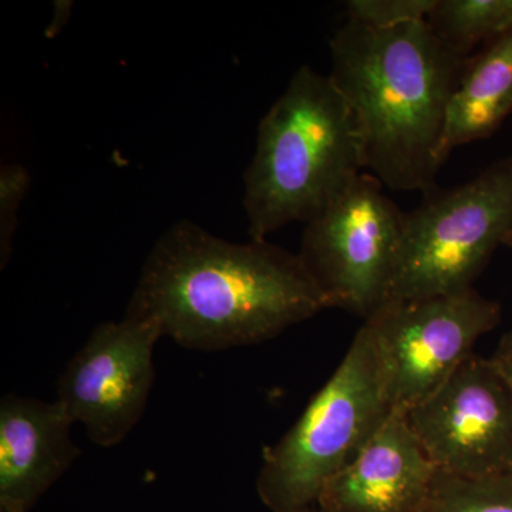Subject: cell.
Returning a JSON list of instances; mask_svg holds the SVG:
<instances>
[{
  "instance_id": "cell-17",
  "label": "cell",
  "mask_w": 512,
  "mask_h": 512,
  "mask_svg": "<svg viewBox=\"0 0 512 512\" xmlns=\"http://www.w3.org/2000/svg\"><path fill=\"white\" fill-rule=\"evenodd\" d=\"M491 359L512 387V332L503 336Z\"/></svg>"
},
{
  "instance_id": "cell-7",
  "label": "cell",
  "mask_w": 512,
  "mask_h": 512,
  "mask_svg": "<svg viewBox=\"0 0 512 512\" xmlns=\"http://www.w3.org/2000/svg\"><path fill=\"white\" fill-rule=\"evenodd\" d=\"M500 320V305L474 288L414 301H390L366 319L392 409L407 413L424 402Z\"/></svg>"
},
{
  "instance_id": "cell-10",
  "label": "cell",
  "mask_w": 512,
  "mask_h": 512,
  "mask_svg": "<svg viewBox=\"0 0 512 512\" xmlns=\"http://www.w3.org/2000/svg\"><path fill=\"white\" fill-rule=\"evenodd\" d=\"M437 473L406 413L392 410L355 460L326 484L318 505L329 512H420Z\"/></svg>"
},
{
  "instance_id": "cell-8",
  "label": "cell",
  "mask_w": 512,
  "mask_h": 512,
  "mask_svg": "<svg viewBox=\"0 0 512 512\" xmlns=\"http://www.w3.org/2000/svg\"><path fill=\"white\" fill-rule=\"evenodd\" d=\"M406 417L443 473L464 478L512 474V387L493 359L471 353Z\"/></svg>"
},
{
  "instance_id": "cell-11",
  "label": "cell",
  "mask_w": 512,
  "mask_h": 512,
  "mask_svg": "<svg viewBox=\"0 0 512 512\" xmlns=\"http://www.w3.org/2000/svg\"><path fill=\"white\" fill-rule=\"evenodd\" d=\"M74 421L55 402L6 394L0 402V512H29L82 454Z\"/></svg>"
},
{
  "instance_id": "cell-18",
  "label": "cell",
  "mask_w": 512,
  "mask_h": 512,
  "mask_svg": "<svg viewBox=\"0 0 512 512\" xmlns=\"http://www.w3.org/2000/svg\"><path fill=\"white\" fill-rule=\"evenodd\" d=\"M301 512H329L322 510V508L319 507V505H313V507L308 508V510H303Z\"/></svg>"
},
{
  "instance_id": "cell-5",
  "label": "cell",
  "mask_w": 512,
  "mask_h": 512,
  "mask_svg": "<svg viewBox=\"0 0 512 512\" xmlns=\"http://www.w3.org/2000/svg\"><path fill=\"white\" fill-rule=\"evenodd\" d=\"M512 231V157L450 190L426 192L404 214L390 301H414L473 288Z\"/></svg>"
},
{
  "instance_id": "cell-14",
  "label": "cell",
  "mask_w": 512,
  "mask_h": 512,
  "mask_svg": "<svg viewBox=\"0 0 512 512\" xmlns=\"http://www.w3.org/2000/svg\"><path fill=\"white\" fill-rule=\"evenodd\" d=\"M420 512H512V474L464 478L439 470Z\"/></svg>"
},
{
  "instance_id": "cell-16",
  "label": "cell",
  "mask_w": 512,
  "mask_h": 512,
  "mask_svg": "<svg viewBox=\"0 0 512 512\" xmlns=\"http://www.w3.org/2000/svg\"><path fill=\"white\" fill-rule=\"evenodd\" d=\"M29 188V174L20 165H6L0 173V258L8 262L18 212Z\"/></svg>"
},
{
  "instance_id": "cell-2",
  "label": "cell",
  "mask_w": 512,
  "mask_h": 512,
  "mask_svg": "<svg viewBox=\"0 0 512 512\" xmlns=\"http://www.w3.org/2000/svg\"><path fill=\"white\" fill-rule=\"evenodd\" d=\"M330 55L329 77L355 120L365 168L392 190H433L448 107L467 59L427 20L392 29L348 20L330 40Z\"/></svg>"
},
{
  "instance_id": "cell-3",
  "label": "cell",
  "mask_w": 512,
  "mask_h": 512,
  "mask_svg": "<svg viewBox=\"0 0 512 512\" xmlns=\"http://www.w3.org/2000/svg\"><path fill=\"white\" fill-rule=\"evenodd\" d=\"M363 168L348 104L329 76L302 66L259 123L244 174L249 237L265 241L285 225L308 224Z\"/></svg>"
},
{
  "instance_id": "cell-4",
  "label": "cell",
  "mask_w": 512,
  "mask_h": 512,
  "mask_svg": "<svg viewBox=\"0 0 512 512\" xmlns=\"http://www.w3.org/2000/svg\"><path fill=\"white\" fill-rule=\"evenodd\" d=\"M392 410L375 340L363 325L299 420L265 448L256 480L262 503L272 512L318 505L326 484L355 460Z\"/></svg>"
},
{
  "instance_id": "cell-1",
  "label": "cell",
  "mask_w": 512,
  "mask_h": 512,
  "mask_svg": "<svg viewBox=\"0 0 512 512\" xmlns=\"http://www.w3.org/2000/svg\"><path fill=\"white\" fill-rule=\"evenodd\" d=\"M329 308L298 254L180 221L148 254L126 313L184 348L215 352L265 342Z\"/></svg>"
},
{
  "instance_id": "cell-13",
  "label": "cell",
  "mask_w": 512,
  "mask_h": 512,
  "mask_svg": "<svg viewBox=\"0 0 512 512\" xmlns=\"http://www.w3.org/2000/svg\"><path fill=\"white\" fill-rule=\"evenodd\" d=\"M431 29L458 56L512 29V0H437L427 19Z\"/></svg>"
},
{
  "instance_id": "cell-6",
  "label": "cell",
  "mask_w": 512,
  "mask_h": 512,
  "mask_svg": "<svg viewBox=\"0 0 512 512\" xmlns=\"http://www.w3.org/2000/svg\"><path fill=\"white\" fill-rule=\"evenodd\" d=\"M375 175L359 174L325 211L305 224L306 271L330 308L369 319L390 302L404 212Z\"/></svg>"
},
{
  "instance_id": "cell-9",
  "label": "cell",
  "mask_w": 512,
  "mask_h": 512,
  "mask_svg": "<svg viewBox=\"0 0 512 512\" xmlns=\"http://www.w3.org/2000/svg\"><path fill=\"white\" fill-rule=\"evenodd\" d=\"M160 338L156 323L126 313L97 326L64 369L56 400L92 443L117 446L143 417Z\"/></svg>"
},
{
  "instance_id": "cell-15",
  "label": "cell",
  "mask_w": 512,
  "mask_h": 512,
  "mask_svg": "<svg viewBox=\"0 0 512 512\" xmlns=\"http://www.w3.org/2000/svg\"><path fill=\"white\" fill-rule=\"evenodd\" d=\"M437 0H350L349 22L370 29H392L429 19Z\"/></svg>"
},
{
  "instance_id": "cell-12",
  "label": "cell",
  "mask_w": 512,
  "mask_h": 512,
  "mask_svg": "<svg viewBox=\"0 0 512 512\" xmlns=\"http://www.w3.org/2000/svg\"><path fill=\"white\" fill-rule=\"evenodd\" d=\"M512 110V29L468 57L448 107L441 161L464 144L495 133Z\"/></svg>"
},
{
  "instance_id": "cell-19",
  "label": "cell",
  "mask_w": 512,
  "mask_h": 512,
  "mask_svg": "<svg viewBox=\"0 0 512 512\" xmlns=\"http://www.w3.org/2000/svg\"><path fill=\"white\" fill-rule=\"evenodd\" d=\"M504 245H507V247L512 248V231H511V234L508 235V238L505 239V244Z\"/></svg>"
}]
</instances>
